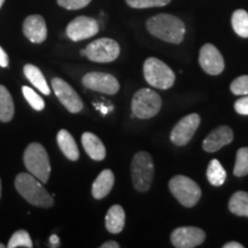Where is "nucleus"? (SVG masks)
I'll return each instance as SVG.
<instances>
[{
  "label": "nucleus",
  "mask_w": 248,
  "mask_h": 248,
  "mask_svg": "<svg viewBox=\"0 0 248 248\" xmlns=\"http://www.w3.org/2000/svg\"><path fill=\"white\" fill-rule=\"evenodd\" d=\"M83 147L90 157L94 161H102L106 157V147L99 137L92 132H84L82 136Z\"/></svg>",
  "instance_id": "18"
},
{
  "label": "nucleus",
  "mask_w": 248,
  "mask_h": 248,
  "mask_svg": "<svg viewBox=\"0 0 248 248\" xmlns=\"http://www.w3.org/2000/svg\"><path fill=\"white\" fill-rule=\"evenodd\" d=\"M144 76L153 88L168 90L175 83L176 75L171 68L156 58H148L144 63Z\"/></svg>",
  "instance_id": "5"
},
{
  "label": "nucleus",
  "mask_w": 248,
  "mask_h": 248,
  "mask_svg": "<svg viewBox=\"0 0 248 248\" xmlns=\"http://www.w3.org/2000/svg\"><path fill=\"white\" fill-rule=\"evenodd\" d=\"M52 88H53L55 95H57L61 104L70 113L76 114L83 109V106H84L83 100L77 94L75 90L71 88L67 82H64L63 79L55 77V78L52 79Z\"/></svg>",
  "instance_id": "10"
},
{
  "label": "nucleus",
  "mask_w": 248,
  "mask_h": 248,
  "mask_svg": "<svg viewBox=\"0 0 248 248\" xmlns=\"http://www.w3.org/2000/svg\"><path fill=\"white\" fill-rule=\"evenodd\" d=\"M8 55L6 54V52L2 49L1 46H0V67L6 68L8 66Z\"/></svg>",
  "instance_id": "33"
},
{
  "label": "nucleus",
  "mask_w": 248,
  "mask_h": 248,
  "mask_svg": "<svg viewBox=\"0 0 248 248\" xmlns=\"http://www.w3.org/2000/svg\"><path fill=\"white\" fill-rule=\"evenodd\" d=\"M14 116V102L11 93L4 85H0V121L9 122Z\"/></svg>",
  "instance_id": "22"
},
{
  "label": "nucleus",
  "mask_w": 248,
  "mask_h": 248,
  "mask_svg": "<svg viewBox=\"0 0 248 248\" xmlns=\"http://www.w3.org/2000/svg\"><path fill=\"white\" fill-rule=\"evenodd\" d=\"M101 248H119L120 245L116 243V241H107V243L102 244Z\"/></svg>",
  "instance_id": "34"
},
{
  "label": "nucleus",
  "mask_w": 248,
  "mask_h": 248,
  "mask_svg": "<svg viewBox=\"0 0 248 248\" xmlns=\"http://www.w3.org/2000/svg\"><path fill=\"white\" fill-rule=\"evenodd\" d=\"M59 243H60V240H59L58 235L57 234H52L51 238H49V244H51V246L52 247H58Z\"/></svg>",
  "instance_id": "36"
},
{
  "label": "nucleus",
  "mask_w": 248,
  "mask_h": 248,
  "mask_svg": "<svg viewBox=\"0 0 248 248\" xmlns=\"http://www.w3.org/2000/svg\"><path fill=\"white\" fill-rule=\"evenodd\" d=\"M4 2H5V0H0V8L2 7V5H4Z\"/></svg>",
  "instance_id": "38"
},
{
  "label": "nucleus",
  "mask_w": 248,
  "mask_h": 248,
  "mask_svg": "<svg viewBox=\"0 0 248 248\" xmlns=\"http://www.w3.org/2000/svg\"><path fill=\"white\" fill-rule=\"evenodd\" d=\"M99 31V24L94 18L89 16H78L68 24L66 33L73 42H79L95 36Z\"/></svg>",
  "instance_id": "13"
},
{
  "label": "nucleus",
  "mask_w": 248,
  "mask_h": 248,
  "mask_svg": "<svg viewBox=\"0 0 248 248\" xmlns=\"http://www.w3.org/2000/svg\"><path fill=\"white\" fill-rule=\"evenodd\" d=\"M234 109L240 115L248 116V94L234 102Z\"/></svg>",
  "instance_id": "32"
},
{
  "label": "nucleus",
  "mask_w": 248,
  "mask_h": 248,
  "mask_svg": "<svg viewBox=\"0 0 248 248\" xmlns=\"http://www.w3.org/2000/svg\"><path fill=\"white\" fill-rule=\"evenodd\" d=\"M231 92L235 95L248 94V75H244L235 78L230 85Z\"/></svg>",
  "instance_id": "30"
},
{
  "label": "nucleus",
  "mask_w": 248,
  "mask_h": 248,
  "mask_svg": "<svg viewBox=\"0 0 248 248\" xmlns=\"http://www.w3.org/2000/svg\"><path fill=\"white\" fill-rule=\"evenodd\" d=\"M101 111H102V113H104V114H106L107 111H108V109H107L106 107H104V106H102V107H101Z\"/></svg>",
  "instance_id": "37"
},
{
  "label": "nucleus",
  "mask_w": 248,
  "mask_h": 248,
  "mask_svg": "<svg viewBox=\"0 0 248 248\" xmlns=\"http://www.w3.org/2000/svg\"><path fill=\"white\" fill-rule=\"evenodd\" d=\"M223 248H244V246L239 243H237V241H230V243L225 244Z\"/></svg>",
  "instance_id": "35"
},
{
  "label": "nucleus",
  "mask_w": 248,
  "mask_h": 248,
  "mask_svg": "<svg viewBox=\"0 0 248 248\" xmlns=\"http://www.w3.org/2000/svg\"><path fill=\"white\" fill-rule=\"evenodd\" d=\"M23 33L31 43L40 44L47 38V27L44 17L40 15H30L24 20Z\"/></svg>",
  "instance_id": "16"
},
{
  "label": "nucleus",
  "mask_w": 248,
  "mask_h": 248,
  "mask_svg": "<svg viewBox=\"0 0 248 248\" xmlns=\"http://www.w3.org/2000/svg\"><path fill=\"white\" fill-rule=\"evenodd\" d=\"M233 173L237 177L248 175V147H241L237 152Z\"/></svg>",
  "instance_id": "26"
},
{
  "label": "nucleus",
  "mask_w": 248,
  "mask_h": 248,
  "mask_svg": "<svg viewBox=\"0 0 248 248\" xmlns=\"http://www.w3.org/2000/svg\"><path fill=\"white\" fill-rule=\"evenodd\" d=\"M201 122L200 115L197 113L186 115L177 122L170 133V140L177 146H184L193 138L195 131L199 128Z\"/></svg>",
  "instance_id": "9"
},
{
  "label": "nucleus",
  "mask_w": 248,
  "mask_h": 248,
  "mask_svg": "<svg viewBox=\"0 0 248 248\" xmlns=\"http://www.w3.org/2000/svg\"><path fill=\"white\" fill-rule=\"evenodd\" d=\"M57 141L61 152L67 159H69L70 161H77L79 159V151L75 139L67 130L62 129L58 132Z\"/></svg>",
  "instance_id": "20"
},
{
  "label": "nucleus",
  "mask_w": 248,
  "mask_h": 248,
  "mask_svg": "<svg viewBox=\"0 0 248 248\" xmlns=\"http://www.w3.org/2000/svg\"><path fill=\"white\" fill-rule=\"evenodd\" d=\"M114 183H115V176H114L113 171L109 169L102 170L92 184L93 198L100 200L107 197L110 193L111 188H113Z\"/></svg>",
  "instance_id": "17"
},
{
  "label": "nucleus",
  "mask_w": 248,
  "mask_h": 248,
  "mask_svg": "<svg viewBox=\"0 0 248 248\" xmlns=\"http://www.w3.org/2000/svg\"><path fill=\"white\" fill-rule=\"evenodd\" d=\"M199 63L204 73L213 76L219 75L225 68L224 59H223L221 52L213 44H206L201 47Z\"/></svg>",
  "instance_id": "14"
},
{
  "label": "nucleus",
  "mask_w": 248,
  "mask_h": 248,
  "mask_svg": "<svg viewBox=\"0 0 248 248\" xmlns=\"http://www.w3.org/2000/svg\"><path fill=\"white\" fill-rule=\"evenodd\" d=\"M83 85L93 91L115 94L120 90V83L115 77L106 73H89L83 77Z\"/></svg>",
  "instance_id": "12"
},
{
  "label": "nucleus",
  "mask_w": 248,
  "mask_h": 248,
  "mask_svg": "<svg viewBox=\"0 0 248 248\" xmlns=\"http://www.w3.org/2000/svg\"><path fill=\"white\" fill-rule=\"evenodd\" d=\"M24 166L31 175L39 179L43 184L48 182L51 173V163L48 154L43 145L39 142H31L26 148L23 155Z\"/></svg>",
  "instance_id": "3"
},
{
  "label": "nucleus",
  "mask_w": 248,
  "mask_h": 248,
  "mask_svg": "<svg viewBox=\"0 0 248 248\" xmlns=\"http://www.w3.org/2000/svg\"><path fill=\"white\" fill-rule=\"evenodd\" d=\"M32 240H31L29 233L24 230H18L12 235L7 245L8 248H16V247H32Z\"/></svg>",
  "instance_id": "27"
},
{
  "label": "nucleus",
  "mask_w": 248,
  "mask_h": 248,
  "mask_svg": "<svg viewBox=\"0 0 248 248\" xmlns=\"http://www.w3.org/2000/svg\"><path fill=\"white\" fill-rule=\"evenodd\" d=\"M150 33L171 44H181L185 36V24L181 18L170 14H157L146 23Z\"/></svg>",
  "instance_id": "1"
},
{
  "label": "nucleus",
  "mask_w": 248,
  "mask_h": 248,
  "mask_svg": "<svg viewBox=\"0 0 248 248\" xmlns=\"http://www.w3.org/2000/svg\"><path fill=\"white\" fill-rule=\"evenodd\" d=\"M22 93L26 98V100L29 102V105L33 108L35 110H43L45 107V102L43 100V98L37 93L33 91L31 88H28V86H23L22 88Z\"/></svg>",
  "instance_id": "28"
},
{
  "label": "nucleus",
  "mask_w": 248,
  "mask_h": 248,
  "mask_svg": "<svg viewBox=\"0 0 248 248\" xmlns=\"http://www.w3.org/2000/svg\"><path fill=\"white\" fill-rule=\"evenodd\" d=\"M0 197H1V182H0Z\"/></svg>",
  "instance_id": "39"
},
{
  "label": "nucleus",
  "mask_w": 248,
  "mask_h": 248,
  "mask_svg": "<svg viewBox=\"0 0 248 248\" xmlns=\"http://www.w3.org/2000/svg\"><path fill=\"white\" fill-rule=\"evenodd\" d=\"M23 71L24 75H26L27 78L30 80L31 84L38 89L43 94L48 95L49 93H51V90L48 88L47 82H46L44 75H43V73L40 71L38 67L33 66V64H26Z\"/></svg>",
  "instance_id": "21"
},
{
  "label": "nucleus",
  "mask_w": 248,
  "mask_h": 248,
  "mask_svg": "<svg viewBox=\"0 0 248 248\" xmlns=\"http://www.w3.org/2000/svg\"><path fill=\"white\" fill-rule=\"evenodd\" d=\"M106 229L110 233L117 234L123 231L125 225V212L120 204H114L106 214Z\"/></svg>",
  "instance_id": "19"
},
{
  "label": "nucleus",
  "mask_w": 248,
  "mask_h": 248,
  "mask_svg": "<svg viewBox=\"0 0 248 248\" xmlns=\"http://www.w3.org/2000/svg\"><path fill=\"white\" fill-rule=\"evenodd\" d=\"M15 187L18 193L33 206L42 208H49L53 206V197L45 190L43 183L31 173H18L15 178Z\"/></svg>",
  "instance_id": "2"
},
{
  "label": "nucleus",
  "mask_w": 248,
  "mask_h": 248,
  "mask_svg": "<svg viewBox=\"0 0 248 248\" xmlns=\"http://www.w3.org/2000/svg\"><path fill=\"white\" fill-rule=\"evenodd\" d=\"M0 248H5V246L1 243H0Z\"/></svg>",
  "instance_id": "40"
},
{
  "label": "nucleus",
  "mask_w": 248,
  "mask_h": 248,
  "mask_svg": "<svg viewBox=\"0 0 248 248\" xmlns=\"http://www.w3.org/2000/svg\"><path fill=\"white\" fill-rule=\"evenodd\" d=\"M57 1L61 7L69 9V11H76V9L86 7L91 2V0H57Z\"/></svg>",
  "instance_id": "31"
},
{
  "label": "nucleus",
  "mask_w": 248,
  "mask_h": 248,
  "mask_svg": "<svg viewBox=\"0 0 248 248\" xmlns=\"http://www.w3.org/2000/svg\"><path fill=\"white\" fill-rule=\"evenodd\" d=\"M162 106V100L154 90L140 89L133 95L131 102L132 116L141 120L154 117Z\"/></svg>",
  "instance_id": "7"
},
{
  "label": "nucleus",
  "mask_w": 248,
  "mask_h": 248,
  "mask_svg": "<svg viewBox=\"0 0 248 248\" xmlns=\"http://www.w3.org/2000/svg\"><path fill=\"white\" fill-rule=\"evenodd\" d=\"M207 179L213 186H222L226 179V171L218 160L214 159L207 168Z\"/></svg>",
  "instance_id": "24"
},
{
  "label": "nucleus",
  "mask_w": 248,
  "mask_h": 248,
  "mask_svg": "<svg viewBox=\"0 0 248 248\" xmlns=\"http://www.w3.org/2000/svg\"><path fill=\"white\" fill-rule=\"evenodd\" d=\"M120 45L114 39L100 38L90 43L85 49L80 51V55H85L93 62H111L120 55Z\"/></svg>",
  "instance_id": "8"
},
{
  "label": "nucleus",
  "mask_w": 248,
  "mask_h": 248,
  "mask_svg": "<svg viewBox=\"0 0 248 248\" xmlns=\"http://www.w3.org/2000/svg\"><path fill=\"white\" fill-rule=\"evenodd\" d=\"M206 239L203 230L194 226H181L170 235L171 244L177 248H194L200 246Z\"/></svg>",
  "instance_id": "11"
},
{
  "label": "nucleus",
  "mask_w": 248,
  "mask_h": 248,
  "mask_svg": "<svg viewBox=\"0 0 248 248\" xmlns=\"http://www.w3.org/2000/svg\"><path fill=\"white\" fill-rule=\"evenodd\" d=\"M126 4L132 8L162 7L168 5L171 0H125Z\"/></svg>",
  "instance_id": "29"
},
{
  "label": "nucleus",
  "mask_w": 248,
  "mask_h": 248,
  "mask_svg": "<svg viewBox=\"0 0 248 248\" xmlns=\"http://www.w3.org/2000/svg\"><path fill=\"white\" fill-rule=\"evenodd\" d=\"M233 131H232L230 126H218V128L213 130L207 136V138L202 142V148L204 152L214 153V152L219 151L222 147L226 146V145L231 144L232 140H233Z\"/></svg>",
  "instance_id": "15"
},
{
  "label": "nucleus",
  "mask_w": 248,
  "mask_h": 248,
  "mask_svg": "<svg viewBox=\"0 0 248 248\" xmlns=\"http://www.w3.org/2000/svg\"><path fill=\"white\" fill-rule=\"evenodd\" d=\"M169 190L182 206L191 208L199 202L201 188L193 179L183 175L172 177L169 182Z\"/></svg>",
  "instance_id": "6"
},
{
  "label": "nucleus",
  "mask_w": 248,
  "mask_h": 248,
  "mask_svg": "<svg viewBox=\"0 0 248 248\" xmlns=\"http://www.w3.org/2000/svg\"><path fill=\"white\" fill-rule=\"evenodd\" d=\"M131 176L136 190L139 192L150 190L154 178V163L150 153L141 151L135 154L131 163Z\"/></svg>",
  "instance_id": "4"
},
{
  "label": "nucleus",
  "mask_w": 248,
  "mask_h": 248,
  "mask_svg": "<svg viewBox=\"0 0 248 248\" xmlns=\"http://www.w3.org/2000/svg\"><path fill=\"white\" fill-rule=\"evenodd\" d=\"M232 28L238 36L248 38V13L244 9H237L231 17Z\"/></svg>",
  "instance_id": "25"
},
{
  "label": "nucleus",
  "mask_w": 248,
  "mask_h": 248,
  "mask_svg": "<svg viewBox=\"0 0 248 248\" xmlns=\"http://www.w3.org/2000/svg\"><path fill=\"white\" fill-rule=\"evenodd\" d=\"M229 209L232 214L241 217H248V193L238 191L229 201Z\"/></svg>",
  "instance_id": "23"
}]
</instances>
